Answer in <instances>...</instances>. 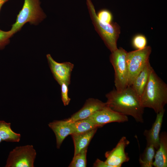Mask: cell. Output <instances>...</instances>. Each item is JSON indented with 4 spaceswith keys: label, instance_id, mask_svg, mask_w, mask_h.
<instances>
[{
    "label": "cell",
    "instance_id": "obj_17",
    "mask_svg": "<svg viewBox=\"0 0 167 167\" xmlns=\"http://www.w3.org/2000/svg\"><path fill=\"white\" fill-rule=\"evenodd\" d=\"M10 123L0 121V137L2 141L8 142H19L21 138L20 134L12 130Z\"/></svg>",
    "mask_w": 167,
    "mask_h": 167
},
{
    "label": "cell",
    "instance_id": "obj_23",
    "mask_svg": "<svg viewBox=\"0 0 167 167\" xmlns=\"http://www.w3.org/2000/svg\"><path fill=\"white\" fill-rule=\"evenodd\" d=\"M60 85L61 87L62 100L64 106L67 105L71 100V99L68 96L69 85L63 82Z\"/></svg>",
    "mask_w": 167,
    "mask_h": 167
},
{
    "label": "cell",
    "instance_id": "obj_11",
    "mask_svg": "<svg viewBox=\"0 0 167 167\" xmlns=\"http://www.w3.org/2000/svg\"><path fill=\"white\" fill-rule=\"evenodd\" d=\"M106 105V102H103L98 99L89 98L87 100L81 109L73 114L70 118L65 120L68 122H72L88 118Z\"/></svg>",
    "mask_w": 167,
    "mask_h": 167
},
{
    "label": "cell",
    "instance_id": "obj_27",
    "mask_svg": "<svg viewBox=\"0 0 167 167\" xmlns=\"http://www.w3.org/2000/svg\"><path fill=\"white\" fill-rule=\"evenodd\" d=\"M2 139L1 138V137H0V143H1V142L2 141Z\"/></svg>",
    "mask_w": 167,
    "mask_h": 167
},
{
    "label": "cell",
    "instance_id": "obj_15",
    "mask_svg": "<svg viewBox=\"0 0 167 167\" xmlns=\"http://www.w3.org/2000/svg\"><path fill=\"white\" fill-rule=\"evenodd\" d=\"M155 152L153 166L155 167H167V134L162 132L160 134L159 147Z\"/></svg>",
    "mask_w": 167,
    "mask_h": 167
},
{
    "label": "cell",
    "instance_id": "obj_21",
    "mask_svg": "<svg viewBox=\"0 0 167 167\" xmlns=\"http://www.w3.org/2000/svg\"><path fill=\"white\" fill-rule=\"evenodd\" d=\"M132 43L134 47L136 50L142 49L146 46V39L144 36L138 35L134 37Z\"/></svg>",
    "mask_w": 167,
    "mask_h": 167
},
{
    "label": "cell",
    "instance_id": "obj_22",
    "mask_svg": "<svg viewBox=\"0 0 167 167\" xmlns=\"http://www.w3.org/2000/svg\"><path fill=\"white\" fill-rule=\"evenodd\" d=\"M97 16L101 21L109 24L112 23V15L109 11L106 9H102L99 11Z\"/></svg>",
    "mask_w": 167,
    "mask_h": 167
},
{
    "label": "cell",
    "instance_id": "obj_9",
    "mask_svg": "<svg viewBox=\"0 0 167 167\" xmlns=\"http://www.w3.org/2000/svg\"><path fill=\"white\" fill-rule=\"evenodd\" d=\"M46 57L54 77L58 84L60 85L64 82L69 85L74 65L69 62H58L50 54H47Z\"/></svg>",
    "mask_w": 167,
    "mask_h": 167
},
{
    "label": "cell",
    "instance_id": "obj_5",
    "mask_svg": "<svg viewBox=\"0 0 167 167\" xmlns=\"http://www.w3.org/2000/svg\"><path fill=\"white\" fill-rule=\"evenodd\" d=\"M127 52L120 48L111 52L110 61L114 71V85L118 91L128 87V71L126 61Z\"/></svg>",
    "mask_w": 167,
    "mask_h": 167
},
{
    "label": "cell",
    "instance_id": "obj_25",
    "mask_svg": "<svg viewBox=\"0 0 167 167\" xmlns=\"http://www.w3.org/2000/svg\"><path fill=\"white\" fill-rule=\"evenodd\" d=\"M93 166L95 167H111L108 165L105 161L97 159L94 163Z\"/></svg>",
    "mask_w": 167,
    "mask_h": 167
},
{
    "label": "cell",
    "instance_id": "obj_6",
    "mask_svg": "<svg viewBox=\"0 0 167 167\" xmlns=\"http://www.w3.org/2000/svg\"><path fill=\"white\" fill-rule=\"evenodd\" d=\"M152 51L150 46L127 52L126 61L128 71V86H131L137 75L148 62Z\"/></svg>",
    "mask_w": 167,
    "mask_h": 167
},
{
    "label": "cell",
    "instance_id": "obj_14",
    "mask_svg": "<svg viewBox=\"0 0 167 167\" xmlns=\"http://www.w3.org/2000/svg\"><path fill=\"white\" fill-rule=\"evenodd\" d=\"M153 68L149 61L134 79L131 86L140 98L148 83L151 71Z\"/></svg>",
    "mask_w": 167,
    "mask_h": 167
},
{
    "label": "cell",
    "instance_id": "obj_19",
    "mask_svg": "<svg viewBox=\"0 0 167 167\" xmlns=\"http://www.w3.org/2000/svg\"><path fill=\"white\" fill-rule=\"evenodd\" d=\"M155 149L152 145H146L143 153L140 156L139 162L141 167L153 166Z\"/></svg>",
    "mask_w": 167,
    "mask_h": 167
},
{
    "label": "cell",
    "instance_id": "obj_2",
    "mask_svg": "<svg viewBox=\"0 0 167 167\" xmlns=\"http://www.w3.org/2000/svg\"><path fill=\"white\" fill-rule=\"evenodd\" d=\"M142 107L153 109L157 114L164 109L167 103V85L153 69L140 98Z\"/></svg>",
    "mask_w": 167,
    "mask_h": 167
},
{
    "label": "cell",
    "instance_id": "obj_8",
    "mask_svg": "<svg viewBox=\"0 0 167 167\" xmlns=\"http://www.w3.org/2000/svg\"><path fill=\"white\" fill-rule=\"evenodd\" d=\"M129 143L126 138L122 136L115 148L105 152V162L111 167H121L123 163L129 161L130 158L125 149Z\"/></svg>",
    "mask_w": 167,
    "mask_h": 167
},
{
    "label": "cell",
    "instance_id": "obj_4",
    "mask_svg": "<svg viewBox=\"0 0 167 167\" xmlns=\"http://www.w3.org/2000/svg\"><path fill=\"white\" fill-rule=\"evenodd\" d=\"M40 4V0H24L23 6L10 30L12 35L20 30L26 23L36 25L45 18V15Z\"/></svg>",
    "mask_w": 167,
    "mask_h": 167
},
{
    "label": "cell",
    "instance_id": "obj_24",
    "mask_svg": "<svg viewBox=\"0 0 167 167\" xmlns=\"http://www.w3.org/2000/svg\"><path fill=\"white\" fill-rule=\"evenodd\" d=\"M12 35L10 30L4 31L0 29V49L3 48L9 43L10 38Z\"/></svg>",
    "mask_w": 167,
    "mask_h": 167
},
{
    "label": "cell",
    "instance_id": "obj_26",
    "mask_svg": "<svg viewBox=\"0 0 167 167\" xmlns=\"http://www.w3.org/2000/svg\"><path fill=\"white\" fill-rule=\"evenodd\" d=\"M8 0H0V10L3 4Z\"/></svg>",
    "mask_w": 167,
    "mask_h": 167
},
{
    "label": "cell",
    "instance_id": "obj_16",
    "mask_svg": "<svg viewBox=\"0 0 167 167\" xmlns=\"http://www.w3.org/2000/svg\"><path fill=\"white\" fill-rule=\"evenodd\" d=\"M97 129L95 128L82 133L71 135L74 145V155L88 147L91 139L96 132Z\"/></svg>",
    "mask_w": 167,
    "mask_h": 167
},
{
    "label": "cell",
    "instance_id": "obj_12",
    "mask_svg": "<svg viewBox=\"0 0 167 167\" xmlns=\"http://www.w3.org/2000/svg\"><path fill=\"white\" fill-rule=\"evenodd\" d=\"M165 111L164 109L157 113L156 119L151 128L145 130L143 132L147 141V145H152L156 150L159 147L160 131Z\"/></svg>",
    "mask_w": 167,
    "mask_h": 167
},
{
    "label": "cell",
    "instance_id": "obj_7",
    "mask_svg": "<svg viewBox=\"0 0 167 167\" xmlns=\"http://www.w3.org/2000/svg\"><path fill=\"white\" fill-rule=\"evenodd\" d=\"M36 153L32 145L16 147L11 151L6 167H33Z\"/></svg>",
    "mask_w": 167,
    "mask_h": 167
},
{
    "label": "cell",
    "instance_id": "obj_20",
    "mask_svg": "<svg viewBox=\"0 0 167 167\" xmlns=\"http://www.w3.org/2000/svg\"><path fill=\"white\" fill-rule=\"evenodd\" d=\"M87 147L74 155L69 167H86L87 165L86 154Z\"/></svg>",
    "mask_w": 167,
    "mask_h": 167
},
{
    "label": "cell",
    "instance_id": "obj_3",
    "mask_svg": "<svg viewBox=\"0 0 167 167\" xmlns=\"http://www.w3.org/2000/svg\"><path fill=\"white\" fill-rule=\"evenodd\" d=\"M89 14L95 29L106 46L113 52L118 49L117 41L120 32L119 26L116 23H107L100 20L96 13L94 6L90 0H87Z\"/></svg>",
    "mask_w": 167,
    "mask_h": 167
},
{
    "label": "cell",
    "instance_id": "obj_13",
    "mask_svg": "<svg viewBox=\"0 0 167 167\" xmlns=\"http://www.w3.org/2000/svg\"><path fill=\"white\" fill-rule=\"evenodd\" d=\"M49 126L54 132L56 140V146L59 149L61 145L68 135L73 133V129L71 122L64 120H55L48 124Z\"/></svg>",
    "mask_w": 167,
    "mask_h": 167
},
{
    "label": "cell",
    "instance_id": "obj_18",
    "mask_svg": "<svg viewBox=\"0 0 167 167\" xmlns=\"http://www.w3.org/2000/svg\"><path fill=\"white\" fill-rule=\"evenodd\" d=\"M71 123L73 129L72 134L85 133L98 127L97 125L89 118L77 121Z\"/></svg>",
    "mask_w": 167,
    "mask_h": 167
},
{
    "label": "cell",
    "instance_id": "obj_10",
    "mask_svg": "<svg viewBox=\"0 0 167 167\" xmlns=\"http://www.w3.org/2000/svg\"><path fill=\"white\" fill-rule=\"evenodd\" d=\"M88 118L92 119L98 127L111 122L121 123L128 121L127 116L113 110L107 105L96 112Z\"/></svg>",
    "mask_w": 167,
    "mask_h": 167
},
{
    "label": "cell",
    "instance_id": "obj_1",
    "mask_svg": "<svg viewBox=\"0 0 167 167\" xmlns=\"http://www.w3.org/2000/svg\"><path fill=\"white\" fill-rule=\"evenodd\" d=\"M105 96L106 105L111 109L132 116L137 122H143L144 108L141 106L139 97L131 86L121 91L114 89Z\"/></svg>",
    "mask_w": 167,
    "mask_h": 167
}]
</instances>
